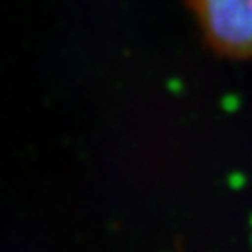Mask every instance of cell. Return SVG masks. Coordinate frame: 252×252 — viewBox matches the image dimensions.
I'll return each instance as SVG.
<instances>
[{
  "instance_id": "cell-1",
  "label": "cell",
  "mask_w": 252,
  "mask_h": 252,
  "mask_svg": "<svg viewBox=\"0 0 252 252\" xmlns=\"http://www.w3.org/2000/svg\"><path fill=\"white\" fill-rule=\"evenodd\" d=\"M205 46L219 58L252 64V0H185Z\"/></svg>"
}]
</instances>
